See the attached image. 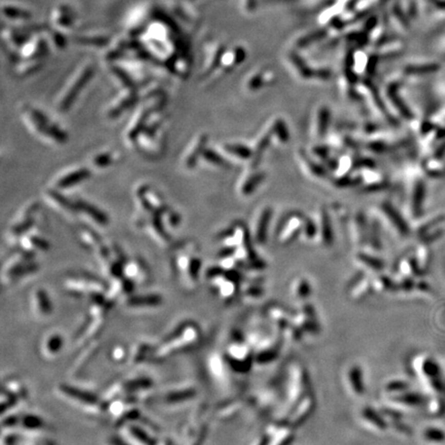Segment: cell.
Here are the masks:
<instances>
[{
    "instance_id": "1",
    "label": "cell",
    "mask_w": 445,
    "mask_h": 445,
    "mask_svg": "<svg viewBox=\"0 0 445 445\" xmlns=\"http://www.w3.org/2000/svg\"><path fill=\"white\" fill-rule=\"evenodd\" d=\"M201 337V329L197 323L191 320L183 321L156 344L153 361L163 362L189 352L200 343Z\"/></svg>"
},
{
    "instance_id": "2",
    "label": "cell",
    "mask_w": 445,
    "mask_h": 445,
    "mask_svg": "<svg viewBox=\"0 0 445 445\" xmlns=\"http://www.w3.org/2000/svg\"><path fill=\"white\" fill-rule=\"evenodd\" d=\"M20 115L27 129L42 140L56 145L67 142V132L37 107L24 104L20 108Z\"/></svg>"
},
{
    "instance_id": "3",
    "label": "cell",
    "mask_w": 445,
    "mask_h": 445,
    "mask_svg": "<svg viewBox=\"0 0 445 445\" xmlns=\"http://www.w3.org/2000/svg\"><path fill=\"white\" fill-rule=\"evenodd\" d=\"M172 267L177 277L186 288H195L199 283L202 270V259L198 246L192 241L177 246L172 256Z\"/></svg>"
},
{
    "instance_id": "4",
    "label": "cell",
    "mask_w": 445,
    "mask_h": 445,
    "mask_svg": "<svg viewBox=\"0 0 445 445\" xmlns=\"http://www.w3.org/2000/svg\"><path fill=\"white\" fill-rule=\"evenodd\" d=\"M168 117L165 108L156 110L146 122L134 147L146 157H157L160 155L165 145V134Z\"/></svg>"
},
{
    "instance_id": "5",
    "label": "cell",
    "mask_w": 445,
    "mask_h": 445,
    "mask_svg": "<svg viewBox=\"0 0 445 445\" xmlns=\"http://www.w3.org/2000/svg\"><path fill=\"white\" fill-rule=\"evenodd\" d=\"M109 282L88 271H74L65 276L63 287L67 294L75 298L93 300L105 296Z\"/></svg>"
},
{
    "instance_id": "6",
    "label": "cell",
    "mask_w": 445,
    "mask_h": 445,
    "mask_svg": "<svg viewBox=\"0 0 445 445\" xmlns=\"http://www.w3.org/2000/svg\"><path fill=\"white\" fill-rule=\"evenodd\" d=\"M56 395L63 401L71 404L89 416L105 414V403L102 397L69 383H58L55 386Z\"/></svg>"
},
{
    "instance_id": "7",
    "label": "cell",
    "mask_w": 445,
    "mask_h": 445,
    "mask_svg": "<svg viewBox=\"0 0 445 445\" xmlns=\"http://www.w3.org/2000/svg\"><path fill=\"white\" fill-rule=\"evenodd\" d=\"M166 98L163 95H157L151 98L141 100L140 105L135 107L132 117L130 118L125 130L124 138L125 141L134 147L137 137L139 136L144 125L150 119V117L158 109L165 108Z\"/></svg>"
},
{
    "instance_id": "8",
    "label": "cell",
    "mask_w": 445,
    "mask_h": 445,
    "mask_svg": "<svg viewBox=\"0 0 445 445\" xmlns=\"http://www.w3.org/2000/svg\"><path fill=\"white\" fill-rule=\"evenodd\" d=\"M38 270L40 265L35 261V256L18 249L3 266V283L7 286L14 285L24 278L37 273Z\"/></svg>"
},
{
    "instance_id": "9",
    "label": "cell",
    "mask_w": 445,
    "mask_h": 445,
    "mask_svg": "<svg viewBox=\"0 0 445 445\" xmlns=\"http://www.w3.org/2000/svg\"><path fill=\"white\" fill-rule=\"evenodd\" d=\"M101 272L108 281L123 276L127 257L120 246L103 241L94 251Z\"/></svg>"
},
{
    "instance_id": "10",
    "label": "cell",
    "mask_w": 445,
    "mask_h": 445,
    "mask_svg": "<svg viewBox=\"0 0 445 445\" xmlns=\"http://www.w3.org/2000/svg\"><path fill=\"white\" fill-rule=\"evenodd\" d=\"M198 392L194 386L183 385L169 389L158 396L148 393L142 399L150 402L163 410H178L190 405L196 398Z\"/></svg>"
},
{
    "instance_id": "11",
    "label": "cell",
    "mask_w": 445,
    "mask_h": 445,
    "mask_svg": "<svg viewBox=\"0 0 445 445\" xmlns=\"http://www.w3.org/2000/svg\"><path fill=\"white\" fill-rule=\"evenodd\" d=\"M41 205L38 201L28 202L12 221L8 229V240L11 244L17 245L21 237L36 229L37 217Z\"/></svg>"
},
{
    "instance_id": "12",
    "label": "cell",
    "mask_w": 445,
    "mask_h": 445,
    "mask_svg": "<svg viewBox=\"0 0 445 445\" xmlns=\"http://www.w3.org/2000/svg\"><path fill=\"white\" fill-rule=\"evenodd\" d=\"M306 216L300 210H289L282 216L276 226V239L279 245L287 246L300 238Z\"/></svg>"
},
{
    "instance_id": "13",
    "label": "cell",
    "mask_w": 445,
    "mask_h": 445,
    "mask_svg": "<svg viewBox=\"0 0 445 445\" xmlns=\"http://www.w3.org/2000/svg\"><path fill=\"white\" fill-rule=\"evenodd\" d=\"M372 216L378 221L380 227L385 228L392 235L405 237L408 234V227L404 220L389 201H382L373 208Z\"/></svg>"
},
{
    "instance_id": "14",
    "label": "cell",
    "mask_w": 445,
    "mask_h": 445,
    "mask_svg": "<svg viewBox=\"0 0 445 445\" xmlns=\"http://www.w3.org/2000/svg\"><path fill=\"white\" fill-rule=\"evenodd\" d=\"M309 388H311L309 377L304 367L300 364L294 365L291 368L288 388H287V399L289 402L288 405H289L291 412L297 406V404H298L303 398H305L308 394H311Z\"/></svg>"
},
{
    "instance_id": "15",
    "label": "cell",
    "mask_w": 445,
    "mask_h": 445,
    "mask_svg": "<svg viewBox=\"0 0 445 445\" xmlns=\"http://www.w3.org/2000/svg\"><path fill=\"white\" fill-rule=\"evenodd\" d=\"M231 371L236 373H246L255 360L251 351L243 341L235 339L230 342L223 356Z\"/></svg>"
},
{
    "instance_id": "16",
    "label": "cell",
    "mask_w": 445,
    "mask_h": 445,
    "mask_svg": "<svg viewBox=\"0 0 445 445\" xmlns=\"http://www.w3.org/2000/svg\"><path fill=\"white\" fill-rule=\"evenodd\" d=\"M138 421H133L124 424L120 429V434L132 445H158L159 439L155 437L153 429L148 422L143 424Z\"/></svg>"
},
{
    "instance_id": "17",
    "label": "cell",
    "mask_w": 445,
    "mask_h": 445,
    "mask_svg": "<svg viewBox=\"0 0 445 445\" xmlns=\"http://www.w3.org/2000/svg\"><path fill=\"white\" fill-rule=\"evenodd\" d=\"M272 217H273V208L268 204L262 205L255 212L251 219L250 227H248L251 235V239L255 244L257 245L266 244L269 236Z\"/></svg>"
},
{
    "instance_id": "18",
    "label": "cell",
    "mask_w": 445,
    "mask_h": 445,
    "mask_svg": "<svg viewBox=\"0 0 445 445\" xmlns=\"http://www.w3.org/2000/svg\"><path fill=\"white\" fill-rule=\"evenodd\" d=\"M91 74L92 71L90 69L84 70L83 72L79 73V75H76L70 82V84L60 93V95L56 100V105H55L58 111L66 112L71 108L73 102L76 100L78 96L80 95L81 91L85 87Z\"/></svg>"
},
{
    "instance_id": "19",
    "label": "cell",
    "mask_w": 445,
    "mask_h": 445,
    "mask_svg": "<svg viewBox=\"0 0 445 445\" xmlns=\"http://www.w3.org/2000/svg\"><path fill=\"white\" fill-rule=\"evenodd\" d=\"M163 304V297L158 293L132 294L123 300L125 309L134 313H145L156 311Z\"/></svg>"
},
{
    "instance_id": "20",
    "label": "cell",
    "mask_w": 445,
    "mask_h": 445,
    "mask_svg": "<svg viewBox=\"0 0 445 445\" xmlns=\"http://www.w3.org/2000/svg\"><path fill=\"white\" fill-rule=\"evenodd\" d=\"M332 123V110L327 104L317 105L311 117V135L316 141H321L328 137Z\"/></svg>"
},
{
    "instance_id": "21",
    "label": "cell",
    "mask_w": 445,
    "mask_h": 445,
    "mask_svg": "<svg viewBox=\"0 0 445 445\" xmlns=\"http://www.w3.org/2000/svg\"><path fill=\"white\" fill-rule=\"evenodd\" d=\"M140 100V95L133 88H125L106 107L105 114L110 120L121 118L125 112L132 109Z\"/></svg>"
},
{
    "instance_id": "22",
    "label": "cell",
    "mask_w": 445,
    "mask_h": 445,
    "mask_svg": "<svg viewBox=\"0 0 445 445\" xmlns=\"http://www.w3.org/2000/svg\"><path fill=\"white\" fill-rule=\"evenodd\" d=\"M92 176V170L90 167L87 166H76L69 168L67 170H64L59 176H57L53 183L51 188H54L59 191L65 192L66 190L72 189L84 182L88 181Z\"/></svg>"
},
{
    "instance_id": "23",
    "label": "cell",
    "mask_w": 445,
    "mask_h": 445,
    "mask_svg": "<svg viewBox=\"0 0 445 445\" xmlns=\"http://www.w3.org/2000/svg\"><path fill=\"white\" fill-rule=\"evenodd\" d=\"M267 173L263 170H260L258 167H245V170L239 178L236 186L238 195L241 198H248L253 196L265 183Z\"/></svg>"
},
{
    "instance_id": "24",
    "label": "cell",
    "mask_w": 445,
    "mask_h": 445,
    "mask_svg": "<svg viewBox=\"0 0 445 445\" xmlns=\"http://www.w3.org/2000/svg\"><path fill=\"white\" fill-rule=\"evenodd\" d=\"M296 161L299 164L301 171L312 181H324L331 177V173L325 165L314 159L308 152L299 148L296 152Z\"/></svg>"
},
{
    "instance_id": "25",
    "label": "cell",
    "mask_w": 445,
    "mask_h": 445,
    "mask_svg": "<svg viewBox=\"0 0 445 445\" xmlns=\"http://www.w3.org/2000/svg\"><path fill=\"white\" fill-rule=\"evenodd\" d=\"M316 223L318 227V236L316 241L322 247L329 248L335 242V228L331 218L330 210L323 206L316 214Z\"/></svg>"
},
{
    "instance_id": "26",
    "label": "cell",
    "mask_w": 445,
    "mask_h": 445,
    "mask_svg": "<svg viewBox=\"0 0 445 445\" xmlns=\"http://www.w3.org/2000/svg\"><path fill=\"white\" fill-rule=\"evenodd\" d=\"M369 233V217L363 210L351 215L349 224V238L356 247L364 248Z\"/></svg>"
},
{
    "instance_id": "27",
    "label": "cell",
    "mask_w": 445,
    "mask_h": 445,
    "mask_svg": "<svg viewBox=\"0 0 445 445\" xmlns=\"http://www.w3.org/2000/svg\"><path fill=\"white\" fill-rule=\"evenodd\" d=\"M208 140L207 133H199L191 140L182 158V164L185 169L193 170L197 167L203 152L208 146Z\"/></svg>"
},
{
    "instance_id": "28",
    "label": "cell",
    "mask_w": 445,
    "mask_h": 445,
    "mask_svg": "<svg viewBox=\"0 0 445 445\" xmlns=\"http://www.w3.org/2000/svg\"><path fill=\"white\" fill-rule=\"evenodd\" d=\"M123 275L131 280L136 286L145 285L151 281L150 268L142 259L136 257L127 259Z\"/></svg>"
},
{
    "instance_id": "29",
    "label": "cell",
    "mask_w": 445,
    "mask_h": 445,
    "mask_svg": "<svg viewBox=\"0 0 445 445\" xmlns=\"http://www.w3.org/2000/svg\"><path fill=\"white\" fill-rule=\"evenodd\" d=\"M44 198L46 202L58 212L69 217L78 216L75 199L69 198L63 191H59L50 187L44 192Z\"/></svg>"
},
{
    "instance_id": "30",
    "label": "cell",
    "mask_w": 445,
    "mask_h": 445,
    "mask_svg": "<svg viewBox=\"0 0 445 445\" xmlns=\"http://www.w3.org/2000/svg\"><path fill=\"white\" fill-rule=\"evenodd\" d=\"M218 150L230 162L246 163L247 165L254 160L255 155L250 145L241 142H225L222 143Z\"/></svg>"
},
{
    "instance_id": "31",
    "label": "cell",
    "mask_w": 445,
    "mask_h": 445,
    "mask_svg": "<svg viewBox=\"0 0 445 445\" xmlns=\"http://www.w3.org/2000/svg\"><path fill=\"white\" fill-rule=\"evenodd\" d=\"M31 309L34 317L38 320H47L54 314V304L51 296L44 287H37L31 294Z\"/></svg>"
},
{
    "instance_id": "32",
    "label": "cell",
    "mask_w": 445,
    "mask_h": 445,
    "mask_svg": "<svg viewBox=\"0 0 445 445\" xmlns=\"http://www.w3.org/2000/svg\"><path fill=\"white\" fill-rule=\"evenodd\" d=\"M75 206H76V215L85 217L87 220L91 221L93 224H95L98 227H106L109 224V218L108 215L103 211L100 207L93 204L92 202L76 198L75 199Z\"/></svg>"
},
{
    "instance_id": "33",
    "label": "cell",
    "mask_w": 445,
    "mask_h": 445,
    "mask_svg": "<svg viewBox=\"0 0 445 445\" xmlns=\"http://www.w3.org/2000/svg\"><path fill=\"white\" fill-rule=\"evenodd\" d=\"M316 407V400L313 394H308L303 398L287 416L288 427L294 429L303 424L313 414Z\"/></svg>"
},
{
    "instance_id": "34",
    "label": "cell",
    "mask_w": 445,
    "mask_h": 445,
    "mask_svg": "<svg viewBox=\"0 0 445 445\" xmlns=\"http://www.w3.org/2000/svg\"><path fill=\"white\" fill-rule=\"evenodd\" d=\"M360 177L361 187L368 192H377L388 188V179L376 167H367L356 170Z\"/></svg>"
},
{
    "instance_id": "35",
    "label": "cell",
    "mask_w": 445,
    "mask_h": 445,
    "mask_svg": "<svg viewBox=\"0 0 445 445\" xmlns=\"http://www.w3.org/2000/svg\"><path fill=\"white\" fill-rule=\"evenodd\" d=\"M34 230L28 232L23 237H21L17 246L22 251L36 256V254L40 251L43 253L49 250L51 244L42 234L36 233Z\"/></svg>"
},
{
    "instance_id": "36",
    "label": "cell",
    "mask_w": 445,
    "mask_h": 445,
    "mask_svg": "<svg viewBox=\"0 0 445 445\" xmlns=\"http://www.w3.org/2000/svg\"><path fill=\"white\" fill-rule=\"evenodd\" d=\"M156 344L151 341L139 340L133 346L129 353V364L131 366H139L147 361H153Z\"/></svg>"
},
{
    "instance_id": "37",
    "label": "cell",
    "mask_w": 445,
    "mask_h": 445,
    "mask_svg": "<svg viewBox=\"0 0 445 445\" xmlns=\"http://www.w3.org/2000/svg\"><path fill=\"white\" fill-rule=\"evenodd\" d=\"M272 140V144L276 145H285L288 143L291 135H289V129L286 125V122L280 118L276 117L271 119L264 127Z\"/></svg>"
},
{
    "instance_id": "38",
    "label": "cell",
    "mask_w": 445,
    "mask_h": 445,
    "mask_svg": "<svg viewBox=\"0 0 445 445\" xmlns=\"http://www.w3.org/2000/svg\"><path fill=\"white\" fill-rule=\"evenodd\" d=\"M64 344L65 340L59 332L49 333L44 337L41 343L42 355L48 360L56 359L61 354Z\"/></svg>"
},
{
    "instance_id": "39",
    "label": "cell",
    "mask_w": 445,
    "mask_h": 445,
    "mask_svg": "<svg viewBox=\"0 0 445 445\" xmlns=\"http://www.w3.org/2000/svg\"><path fill=\"white\" fill-rule=\"evenodd\" d=\"M121 158V154L115 150H105L98 152L91 157L90 168L93 169H105L112 165H115Z\"/></svg>"
},
{
    "instance_id": "40",
    "label": "cell",
    "mask_w": 445,
    "mask_h": 445,
    "mask_svg": "<svg viewBox=\"0 0 445 445\" xmlns=\"http://www.w3.org/2000/svg\"><path fill=\"white\" fill-rule=\"evenodd\" d=\"M346 382L351 392L361 397L365 393V382H364V373L359 365H353L349 368L346 373Z\"/></svg>"
},
{
    "instance_id": "41",
    "label": "cell",
    "mask_w": 445,
    "mask_h": 445,
    "mask_svg": "<svg viewBox=\"0 0 445 445\" xmlns=\"http://www.w3.org/2000/svg\"><path fill=\"white\" fill-rule=\"evenodd\" d=\"M200 162L205 163L207 166L217 168V169H229L231 167V163L228 159L216 148L207 146L205 151L202 154Z\"/></svg>"
},
{
    "instance_id": "42",
    "label": "cell",
    "mask_w": 445,
    "mask_h": 445,
    "mask_svg": "<svg viewBox=\"0 0 445 445\" xmlns=\"http://www.w3.org/2000/svg\"><path fill=\"white\" fill-rule=\"evenodd\" d=\"M355 260L358 263V265L362 266L365 270L380 273L384 269V262L379 258L376 257L372 253H367L360 250L356 254Z\"/></svg>"
},
{
    "instance_id": "43",
    "label": "cell",
    "mask_w": 445,
    "mask_h": 445,
    "mask_svg": "<svg viewBox=\"0 0 445 445\" xmlns=\"http://www.w3.org/2000/svg\"><path fill=\"white\" fill-rule=\"evenodd\" d=\"M361 418L363 422L376 432H384L388 429V422L382 414L377 412L371 407H365L361 411Z\"/></svg>"
},
{
    "instance_id": "44",
    "label": "cell",
    "mask_w": 445,
    "mask_h": 445,
    "mask_svg": "<svg viewBox=\"0 0 445 445\" xmlns=\"http://www.w3.org/2000/svg\"><path fill=\"white\" fill-rule=\"evenodd\" d=\"M99 346H100V344L96 340H93V341H91V343L87 344V347L83 351L82 355L78 357V359L75 360L74 364L71 367V373L73 375L80 373L82 370H84L88 366V364L94 359L95 355L97 354Z\"/></svg>"
},
{
    "instance_id": "45",
    "label": "cell",
    "mask_w": 445,
    "mask_h": 445,
    "mask_svg": "<svg viewBox=\"0 0 445 445\" xmlns=\"http://www.w3.org/2000/svg\"><path fill=\"white\" fill-rule=\"evenodd\" d=\"M3 389L16 397L21 402V404L25 403L28 400L29 393L25 384L17 377H8L4 379Z\"/></svg>"
},
{
    "instance_id": "46",
    "label": "cell",
    "mask_w": 445,
    "mask_h": 445,
    "mask_svg": "<svg viewBox=\"0 0 445 445\" xmlns=\"http://www.w3.org/2000/svg\"><path fill=\"white\" fill-rule=\"evenodd\" d=\"M420 369L422 374L428 378L427 380L430 381V384L435 390L441 389V382L439 379V368L438 365L431 360L430 358H427L421 361Z\"/></svg>"
},
{
    "instance_id": "47",
    "label": "cell",
    "mask_w": 445,
    "mask_h": 445,
    "mask_svg": "<svg viewBox=\"0 0 445 445\" xmlns=\"http://www.w3.org/2000/svg\"><path fill=\"white\" fill-rule=\"evenodd\" d=\"M80 240L83 243V245L94 251L104 240L101 237L100 234H98L94 229L90 227H83L80 229Z\"/></svg>"
},
{
    "instance_id": "48",
    "label": "cell",
    "mask_w": 445,
    "mask_h": 445,
    "mask_svg": "<svg viewBox=\"0 0 445 445\" xmlns=\"http://www.w3.org/2000/svg\"><path fill=\"white\" fill-rule=\"evenodd\" d=\"M292 293L296 299L305 300L312 294V285L305 277H299L293 282Z\"/></svg>"
},
{
    "instance_id": "49",
    "label": "cell",
    "mask_w": 445,
    "mask_h": 445,
    "mask_svg": "<svg viewBox=\"0 0 445 445\" xmlns=\"http://www.w3.org/2000/svg\"><path fill=\"white\" fill-rule=\"evenodd\" d=\"M332 152H333V148L329 144L319 143L312 146L311 151L308 153L314 159H316L318 162L325 165L333 157Z\"/></svg>"
},
{
    "instance_id": "50",
    "label": "cell",
    "mask_w": 445,
    "mask_h": 445,
    "mask_svg": "<svg viewBox=\"0 0 445 445\" xmlns=\"http://www.w3.org/2000/svg\"><path fill=\"white\" fill-rule=\"evenodd\" d=\"M294 439V433L289 427H281L274 435L270 436L268 445H289Z\"/></svg>"
},
{
    "instance_id": "51",
    "label": "cell",
    "mask_w": 445,
    "mask_h": 445,
    "mask_svg": "<svg viewBox=\"0 0 445 445\" xmlns=\"http://www.w3.org/2000/svg\"><path fill=\"white\" fill-rule=\"evenodd\" d=\"M317 236H318V227H317L316 220L306 216L300 238L304 242H313L316 241Z\"/></svg>"
},
{
    "instance_id": "52",
    "label": "cell",
    "mask_w": 445,
    "mask_h": 445,
    "mask_svg": "<svg viewBox=\"0 0 445 445\" xmlns=\"http://www.w3.org/2000/svg\"><path fill=\"white\" fill-rule=\"evenodd\" d=\"M372 289V280H369L368 278H361L358 283L354 284L352 296L354 299H363L371 293Z\"/></svg>"
},
{
    "instance_id": "53",
    "label": "cell",
    "mask_w": 445,
    "mask_h": 445,
    "mask_svg": "<svg viewBox=\"0 0 445 445\" xmlns=\"http://www.w3.org/2000/svg\"><path fill=\"white\" fill-rule=\"evenodd\" d=\"M268 317L269 319L280 329L285 330V328L288 326L287 324V315L283 311L282 307H271L268 311Z\"/></svg>"
},
{
    "instance_id": "54",
    "label": "cell",
    "mask_w": 445,
    "mask_h": 445,
    "mask_svg": "<svg viewBox=\"0 0 445 445\" xmlns=\"http://www.w3.org/2000/svg\"><path fill=\"white\" fill-rule=\"evenodd\" d=\"M130 351L123 344L114 345L109 353V359L113 364H125L129 360Z\"/></svg>"
},
{
    "instance_id": "55",
    "label": "cell",
    "mask_w": 445,
    "mask_h": 445,
    "mask_svg": "<svg viewBox=\"0 0 445 445\" xmlns=\"http://www.w3.org/2000/svg\"><path fill=\"white\" fill-rule=\"evenodd\" d=\"M372 286L378 293H385L393 287V280L389 276L379 273L372 279Z\"/></svg>"
},
{
    "instance_id": "56",
    "label": "cell",
    "mask_w": 445,
    "mask_h": 445,
    "mask_svg": "<svg viewBox=\"0 0 445 445\" xmlns=\"http://www.w3.org/2000/svg\"><path fill=\"white\" fill-rule=\"evenodd\" d=\"M239 409H240V403L233 401L227 403L224 406H221L217 411V415L220 418H229L230 416H233L235 413H237Z\"/></svg>"
},
{
    "instance_id": "57",
    "label": "cell",
    "mask_w": 445,
    "mask_h": 445,
    "mask_svg": "<svg viewBox=\"0 0 445 445\" xmlns=\"http://www.w3.org/2000/svg\"><path fill=\"white\" fill-rule=\"evenodd\" d=\"M423 439L434 443L443 442L445 440V433L439 428H427L423 432Z\"/></svg>"
},
{
    "instance_id": "58",
    "label": "cell",
    "mask_w": 445,
    "mask_h": 445,
    "mask_svg": "<svg viewBox=\"0 0 445 445\" xmlns=\"http://www.w3.org/2000/svg\"><path fill=\"white\" fill-rule=\"evenodd\" d=\"M395 399L398 403H404L406 405H419L422 402V398L417 394L412 393H404V395L397 394Z\"/></svg>"
},
{
    "instance_id": "59",
    "label": "cell",
    "mask_w": 445,
    "mask_h": 445,
    "mask_svg": "<svg viewBox=\"0 0 445 445\" xmlns=\"http://www.w3.org/2000/svg\"><path fill=\"white\" fill-rule=\"evenodd\" d=\"M407 389H408L407 382L400 380V379L392 380L385 384V391L388 393H392V394L396 393V395L405 392Z\"/></svg>"
},
{
    "instance_id": "60",
    "label": "cell",
    "mask_w": 445,
    "mask_h": 445,
    "mask_svg": "<svg viewBox=\"0 0 445 445\" xmlns=\"http://www.w3.org/2000/svg\"><path fill=\"white\" fill-rule=\"evenodd\" d=\"M104 445H132L121 434L108 436L104 442Z\"/></svg>"
},
{
    "instance_id": "61",
    "label": "cell",
    "mask_w": 445,
    "mask_h": 445,
    "mask_svg": "<svg viewBox=\"0 0 445 445\" xmlns=\"http://www.w3.org/2000/svg\"><path fill=\"white\" fill-rule=\"evenodd\" d=\"M243 293L245 296L248 297V298H257V297H259L261 294H263V289L258 284L253 283V284H248L245 287Z\"/></svg>"
},
{
    "instance_id": "62",
    "label": "cell",
    "mask_w": 445,
    "mask_h": 445,
    "mask_svg": "<svg viewBox=\"0 0 445 445\" xmlns=\"http://www.w3.org/2000/svg\"><path fill=\"white\" fill-rule=\"evenodd\" d=\"M270 441V436L269 435H264L259 437L258 439H256L250 445H268Z\"/></svg>"
}]
</instances>
